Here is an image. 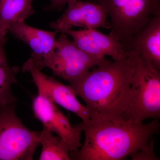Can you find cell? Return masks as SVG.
<instances>
[{"label":"cell","mask_w":160,"mask_h":160,"mask_svg":"<svg viewBox=\"0 0 160 160\" xmlns=\"http://www.w3.org/2000/svg\"><path fill=\"white\" fill-rule=\"evenodd\" d=\"M126 52V57L108 60L79 81L69 84L77 96L86 103L90 119L127 120L132 97L134 65Z\"/></svg>","instance_id":"1"},{"label":"cell","mask_w":160,"mask_h":160,"mask_svg":"<svg viewBox=\"0 0 160 160\" xmlns=\"http://www.w3.org/2000/svg\"><path fill=\"white\" fill-rule=\"evenodd\" d=\"M63 33L71 37L78 47L89 54L99 57L109 56L112 60L122 59L127 55L123 44L117 38L96 29H70Z\"/></svg>","instance_id":"11"},{"label":"cell","mask_w":160,"mask_h":160,"mask_svg":"<svg viewBox=\"0 0 160 160\" xmlns=\"http://www.w3.org/2000/svg\"><path fill=\"white\" fill-rule=\"evenodd\" d=\"M23 72L31 74L38 94L43 96L56 105L73 112L83 122L90 120L89 109L82 104L77 98L70 86H66L54 78L44 74L27 61L23 64Z\"/></svg>","instance_id":"8"},{"label":"cell","mask_w":160,"mask_h":160,"mask_svg":"<svg viewBox=\"0 0 160 160\" xmlns=\"http://www.w3.org/2000/svg\"><path fill=\"white\" fill-rule=\"evenodd\" d=\"M6 37H0V106L17 102V100L12 92V86L17 82V66H11L6 58L5 46Z\"/></svg>","instance_id":"14"},{"label":"cell","mask_w":160,"mask_h":160,"mask_svg":"<svg viewBox=\"0 0 160 160\" xmlns=\"http://www.w3.org/2000/svg\"><path fill=\"white\" fill-rule=\"evenodd\" d=\"M131 56L134 72L132 76L131 103L127 120L143 123L147 118L160 116V70L135 52Z\"/></svg>","instance_id":"3"},{"label":"cell","mask_w":160,"mask_h":160,"mask_svg":"<svg viewBox=\"0 0 160 160\" xmlns=\"http://www.w3.org/2000/svg\"><path fill=\"white\" fill-rule=\"evenodd\" d=\"M123 46L126 52L138 54L160 70V14L152 19Z\"/></svg>","instance_id":"12"},{"label":"cell","mask_w":160,"mask_h":160,"mask_svg":"<svg viewBox=\"0 0 160 160\" xmlns=\"http://www.w3.org/2000/svg\"><path fill=\"white\" fill-rule=\"evenodd\" d=\"M16 105L0 106V160H32L40 144V132L23 124L16 113Z\"/></svg>","instance_id":"5"},{"label":"cell","mask_w":160,"mask_h":160,"mask_svg":"<svg viewBox=\"0 0 160 160\" xmlns=\"http://www.w3.org/2000/svg\"><path fill=\"white\" fill-rule=\"evenodd\" d=\"M33 0H0V37H6L10 26L34 14Z\"/></svg>","instance_id":"13"},{"label":"cell","mask_w":160,"mask_h":160,"mask_svg":"<svg viewBox=\"0 0 160 160\" xmlns=\"http://www.w3.org/2000/svg\"><path fill=\"white\" fill-rule=\"evenodd\" d=\"M154 141H151L150 144L143 149L130 155L132 160H158L154 151Z\"/></svg>","instance_id":"16"},{"label":"cell","mask_w":160,"mask_h":160,"mask_svg":"<svg viewBox=\"0 0 160 160\" xmlns=\"http://www.w3.org/2000/svg\"><path fill=\"white\" fill-rule=\"evenodd\" d=\"M50 1L51 4L48 7V9L49 10L60 11L63 9L65 5L67 4L70 0H50Z\"/></svg>","instance_id":"17"},{"label":"cell","mask_w":160,"mask_h":160,"mask_svg":"<svg viewBox=\"0 0 160 160\" xmlns=\"http://www.w3.org/2000/svg\"><path fill=\"white\" fill-rule=\"evenodd\" d=\"M110 17L109 34L123 45L155 17L160 14V0H92Z\"/></svg>","instance_id":"4"},{"label":"cell","mask_w":160,"mask_h":160,"mask_svg":"<svg viewBox=\"0 0 160 160\" xmlns=\"http://www.w3.org/2000/svg\"><path fill=\"white\" fill-rule=\"evenodd\" d=\"M9 32L31 49V57L28 61L32 66L40 70L46 68L56 49L58 31L38 29L24 22L13 24L10 26Z\"/></svg>","instance_id":"10"},{"label":"cell","mask_w":160,"mask_h":160,"mask_svg":"<svg viewBox=\"0 0 160 160\" xmlns=\"http://www.w3.org/2000/svg\"><path fill=\"white\" fill-rule=\"evenodd\" d=\"M107 61L106 57L95 56L83 51L67 34L61 33L56 39L54 54L46 68L71 84L81 80L92 68Z\"/></svg>","instance_id":"6"},{"label":"cell","mask_w":160,"mask_h":160,"mask_svg":"<svg viewBox=\"0 0 160 160\" xmlns=\"http://www.w3.org/2000/svg\"><path fill=\"white\" fill-rule=\"evenodd\" d=\"M32 112L36 118L43 124V127L58 135L67 144L72 158L81 147L82 130L72 126L69 119L59 109L56 104L38 94L32 100Z\"/></svg>","instance_id":"7"},{"label":"cell","mask_w":160,"mask_h":160,"mask_svg":"<svg viewBox=\"0 0 160 160\" xmlns=\"http://www.w3.org/2000/svg\"><path fill=\"white\" fill-rule=\"evenodd\" d=\"M39 142L42 150L38 160H72L67 144L58 136H54L49 129L43 127L40 131Z\"/></svg>","instance_id":"15"},{"label":"cell","mask_w":160,"mask_h":160,"mask_svg":"<svg viewBox=\"0 0 160 160\" xmlns=\"http://www.w3.org/2000/svg\"><path fill=\"white\" fill-rule=\"evenodd\" d=\"M85 133L73 159L121 160L149 146L158 132V120L144 124L131 120L92 119L75 125Z\"/></svg>","instance_id":"2"},{"label":"cell","mask_w":160,"mask_h":160,"mask_svg":"<svg viewBox=\"0 0 160 160\" xmlns=\"http://www.w3.org/2000/svg\"><path fill=\"white\" fill-rule=\"evenodd\" d=\"M64 13L58 20L50 23L52 29L60 33L79 27L86 29L98 28L110 29L107 12L97 3L89 1L70 0Z\"/></svg>","instance_id":"9"}]
</instances>
